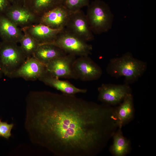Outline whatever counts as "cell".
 Instances as JSON below:
<instances>
[{
  "label": "cell",
  "instance_id": "cell-10",
  "mask_svg": "<svg viewBox=\"0 0 156 156\" xmlns=\"http://www.w3.org/2000/svg\"><path fill=\"white\" fill-rule=\"evenodd\" d=\"M46 71V65L31 57L27 58L9 78H21L26 81H34L44 75Z\"/></svg>",
  "mask_w": 156,
  "mask_h": 156
},
{
  "label": "cell",
  "instance_id": "cell-13",
  "mask_svg": "<svg viewBox=\"0 0 156 156\" xmlns=\"http://www.w3.org/2000/svg\"><path fill=\"white\" fill-rule=\"evenodd\" d=\"M35 40L39 44L52 42L64 29H54L41 23L21 28Z\"/></svg>",
  "mask_w": 156,
  "mask_h": 156
},
{
  "label": "cell",
  "instance_id": "cell-1",
  "mask_svg": "<svg viewBox=\"0 0 156 156\" xmlns=\"http://www.w3.org/2000/svg\"><path fill=\"white\" fill-rule=\"evenodd\" d=\"M25 127L31 142L57 156H94L115 132L114 108L75 95L31 91Z\"/></svg>",
  "mask_w": 156,
  "mask_h": 156
},
{
  "label": "cell",
  "instance_id": "cell-11",
  "mask_svg": "<svg viewBox=\"0 0 156 156\" xmlns=\"http://www.w3.org/2000/svg\"><path fill=\"white\" fill-rule=\"evenodd\" d=\"M4 14L20 28L39 23L40 17L32 13L24 6L11 5Z\"/></svg>",
  "mask_w": 156,
  "mask_h": 156
},
{
  "label": "cell",
  "instance_id": "cell-21",
  "mask_svg": "<svg viewBox=\"0 0 156 156\" xmlns=\"http://www.w3.org/2000/svg\"><path fill=\"white\" fill-rule=\"evenodd\" d=\"M89 4V0H65L63 5L72 14L80 10Z\"/></svg>",
  "mask_w": 156,
  "mask_h": 156
},
{
  "label": "cell",
  "instance_id": "cell-22",
  "mask_svg": "<svg viewBox=\"0 0 156 156\" xmlns=\"http://www.w3.org/2000/svg\"><path fill=\"white\" fill-rule=\"evenodd\" d=\"M14 125L13 123L9 124L0 119V137L8 139L11 136V131Z\"/></svg>",
  "mask_w": 156,
  "mask_h": 156
},
{
  "label": "cell",
  "instance_id": "cell-20",
  "mask_svg": "<svg viewBox=\"0 0 156 156\" xmlns=\"http://www.w3.org/2000/svg\"><path fill=\"white\" fill-rule=\"evenodd\" d=\"M20 40V47L26 58L33 57L40 44L33 38L25 32Z\"/></svg>",
  "mask_w": 156,
  "mask_h": 156
},
{
  "label": "cell",
  "instance_id": "cell-17",
  "mask_svg": "<svg viewBox=\"0 0 156 156\" xmlns=\"http://www.w3.org/2000/svg\"><path fill=\"white\" fill-rule=\"evenodd\" d=\"M65 0H25L24 6L35 15L40 17L46 12L63 5Z\"/></svg>",
  "mask_w": 156,
  "mask_h": 156
},
{
  "label": "cell",
  "instance_id": "cell-3",
  "mask_svg": "<svg viewBox=\"0 0 156 156\" xmlns=\"http://www.w3.org/2000/svg\"><path fill=\"white\" fill-rule=\"evenodd\" d=\"M86 15L93 33L100 34L112 27L114 15L108 5L101 0H95L87 6Z\"/></svg>",
  "mask_w": 156,
  "mask_h": 156
},
{
  "label": "cell",
  "instance_id": "cell-24",
  "mask_svg": "<svg viewBox=\"0 0 156 156\" xmlns=\"http://www.w3.org/2000/svg\"><path fill=\"white\" fill-rule=\"evenodd\" d=\"M12 5L24 6L25 0H9Z\"/></svg>",
  "mask_w": 156,
  "mask_h": 156
},
{
  "label": "cell",
  "instance_id": "cell-7",
  "mask_svg": "<svg viewBox=\"0 0 156 156\" xmlns=\"http://www.w3.org/2000/svg\"><path fill=\"white\" fill-rule=\"evenodd\" d=\"M76 56L69 54L55 58L46 65L45 75L57 78L77 79L73 68Z\"/></svg>",
  "mask_w": 156,
  "mask_h": 156
},
{
  "label": "cell",
  "instance_id": "cell-23",
  "mask_svg": "<svg viewBox=\"0 0 156 156\" xmlns=\"http://www.w3.org/2000/svg\"><path fill=\"white\" fill-rule=\"evenodd\" d=\"M11 5L9 0H0V14H4Z\"/></svg>",
  "mask_w": 156,
  "mask_h": 156
},
{
  "label": "cell",
  "instance_id": "cell-4",
  "mask_svg": "<svg viewBox=\"0 0 156 156\" xmlns=\"http://www.w3.org/2000/svg\"><path fill=\"white\" fill-rule=\"evenodd\" d=\"M0 55L3 75L9 78L26 59L20 46L12 42H0Z\"/></svg>",
  "mask_w": 156,
  "mask_h": 156
},
{
  "label": "cell",
  "instance_id": "cell-12",
  "mask_svg": "<svg viewBox=\"0 0 156 156\" xmlns=\"http://www.w3.org/2000/svg\"><path fill=\"white\" fill-rule=\"evenodd\" d=\"M71 14L63 5L60 6L42 15L39 23L54 29H64Z\"/></svg>",
  "mask_w": 156,
  "mask_h": 156
},
{
  "label": "cell",
  "instance_id": "cell-25",
  "mask_svg": "<svg viewBox=\"0 0 156 156\" xmlns=\"http://www.w3.org/2000/svg\"><path fill=\"white\" fill-rule=\"evenodd\" d=\"M3 75V74L2 69L1 58L0 55V79L2 78Z\"/></svg>",
  "mask_w": 156,
  "mask_h": 156
},
{
  "label": "cell",
  "instance_id": "cell-5",
  "mask_svg": "<svg viewBox=\"0 0 156 156\" xmlns=\"http://www.w3.org/2000/svg\"><path fill=\"white\" fill-rule=\"evenodd\" d=\"M63 50L66 54L79 56H88L92 46L66 31L64 28L51 43Z\"/></svg>",
  "mask_w": 156,
  "mask_h": 156
},
{
  "label": "cell",
  "instance_id": "cell-6",
  "mask_svg": "<svg viewBox=\"0 0 156 156\" xmlns=\"http://www.w3.org/2000/svg\"><path fill=\"white\" fill-rule=\"evenodd\" d=\"M98 99L104 104L115 106L120 104L128 94L131 93L129 84H103L98 88Z\"/></svg>",
  "mask_w": 156,
  "mask_h": 156
},
{
  "label": "cell",
  "instance_id": "cell-15",
  "mask_svg": "<svg viewBox=\"0 0 156 156\" xmlns=\"http://www.w3.org/2000/svg\"><path fill=\"white\" fill-rule=\"evenodd\" d=\"M119 104L115 107V114L118 127L122 128L134 117L133 99L131 93L127 95Z\"/></svg>",
  "mask_w": 156,
  "mask_h": 156
},
{
  "label": "cell",
  "instance_id": "cell-2",
  "mask_svg": "<svg viewBox=\"0 0 156 156\" xmlns=\"http://www.w3.org/2000/svg\"><path fill=\"white\" fill-rule=\"evenodd\" d=\"M147 68L146 62L134 58L131 53L128 52L120 57L111 59L106 71L115 78L124 77L125 83L129 84L136 81L145 73Z\"/></svg>",
  "mask_w": 156,
  "mask_h": 156
},
{
  "label": "cell",
  "instance_id": "cell-19",
  "mask_svg": "<svg viewBox=\"0 0 156 156\" xmlns=\"http://www.w3.org/2000/svg\"><path fill=\"white\" fill-rule=\"evenodd\" d=\"M121 128L118 127L112 136L113 142L109 150L114 156H125L129 153L131 150L130 142L123 136Z\"/></svg>",
  "mask_w": 156,
  "mask_h": 156
},
{
  "label": "cell",
  "instance_id": "cell-14",
  "mask_svg": "<svg viewBox=\"0 0 156 156\" xmlns=\"http://www.w3.org/2000/svg\"><path fill=\"white\" fill-rule=\"evenodd\" d=\"M24 34L21 29L4 14H0V38L2 41L19 42Z\"/></svg>",
  "mask_w": 156,
  "mask_h": 156
},
{
  "label": "cell",
  "instance_id": "cell-16",
  "mask_svg": "<svg viewBox=\"0 0 156 156\" xmlns=\"http://www.w3.org/2000/svg\"><path fill=\"white\" fill-rule=\"evenodd\" d=\"M38 80L65 94L75 95L78 93H85L87 91V89L77 88L67 81L62 80L59 78L46 75Z\"/></svg>",
  "mask_w": 156,
  "mask_h": 156
},
{
  "label": "cell",
  "instance_id": "cell-8",
  "mask_svg": "<svg viewBox=\"0 0 156 156\" xmlns=\"http://www.w3.org/2000/svg\"><path fill=\"white\" fill-rule=\"evenodd\" d=\"M73 68L77 79L84 81L98 79L103 73L101 67L88 56L76 58L73 63Z\"/></svg>",
  "mask_w": 156,
  "mask_h": 156
},
{
  "label": "cell",
  "instance_id": "cell-18",
  "mask_svg": "<svg viewBox=\"0 0 156 156\" xmlns=\"http://www.w3.org/2000/svg\"><path fill=\"white\" fill-rule=\"evenodd\" d=\"M67 54L58 47L50 44H40L33 57L46 65L52 60Z\"/></svg>",
  "mask_w": 156,
  "mask_h": 156
},
{
  "label": "cell",
  "instance_id": "cell-9",
  "mask_svg": "<svg viewBox=\"0 0 156 156\" xmlns=\"http://www.w3.org/2000/svg\"><path fill=\"white\" fill-rule=\"evenodd\" d=\"M64 28L86 42L94 39L86 15L81 10L71 14Z\"/></svg>",
  "mask_w": 156,
  "mask_h": 156
}]
</instances>
